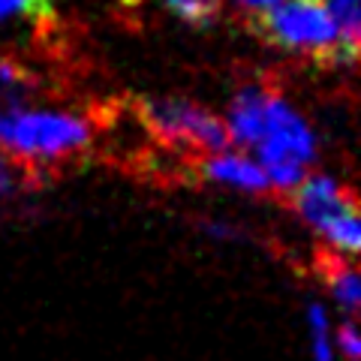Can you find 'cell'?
Masks as SVG:
<instances>
[{
	"instance_id": "obj_1",
	"label": "cell",
	"mask_w": 361,
	"mask_h": 361,
	"mask_svg": "<svg viewBox=\"0 0 361 361\" xmlns=\"http://www.w3.org/2000/svg\"><path fill=\"white\" fill-rule=\"evenodd\" d=\"M250 33L262 42L316 61L319 66H353V54L337 37V27L325 9V0H283L265 13L244 16Z\"/></svg>"
},
{
	"instance_id": "obj_2",
	"label": "cell",
	"mask_w": 361,
	"mask_h": 361,
	"mask_svg": "<svg viewBox=\"0 0 361 361\" xmlns=\"http://www.w3.org/2000/svg\"><path fill=\"white\" fill-rule=\"evenodd\" d=\"M90 145V123L61 111H9L0 115V148L27 169L66 163Z\"/></svg>"
},
{
	"instance_id": "obj_3",
	"label": "cell",
	"mask_w": 361,
	"mask_h": 361,
	"mask_svg": "<svg viewBox=\"0 0 361 361\" xmlns=\"http://www.w3.org/2000/svg\"><path fill=\"white\" fill-rule=\"evenodd\" d=\"M256 148H259V160L265 166L262 172L268 184L277 193L289 196L307 178L304 172H307V163L316 157V139L307 123L298 118V111L280 94H274L268 106L265 139Z\"/></svg>"
},
{
	"instance_id": "obj_4",
	"label": "cell",
	"mask_w": 361,
	"mask_h": 361,
	"mask_svg": "<svg viewBox=\"0 0 361 361\" xmlns=\"http://www.w3.org/2000/svg\"><path fill=\"white\" fill-rule=\"evenodd\" d=\"M298 217L329 238L337 253L349 259L358 256L361 226H358V199L353 190L341 187L325 175H310L286 196Z\"/></svg>"
},
{
	"instance_id": "obj_5",
	"label": "cell",
	"mask_w": 361,
	"mask_h": 361,
	"mask_svg": "<svg viewBox=\"0 0 361 361\" xmlns=\"http://www.w3.org/2000/svg\"><path fill=\"white\" fill-rule=\"evenodd\" d=\"M135 111H139L145 130L169 148H187L211 157L226 154V148L232 145L226 123L199 103H190V99H139Z\"/></svg>"
},
{
	"instance_id": "obj_6",
	"label": "cell",
	"mask_w": 361,
	"mask_h": 361,
	"mask_svg": "<svg viewBox=\"0 0 361 361\" xmlns=\"http://www.w3.org/2000/svg\"><path fill=\"white\" fill-rule=\"evenodd\" d=\"M274 90L268 87H244L238 90V97L232 99L229 109V139L244 148H256L265 139V127H268V106Z\"/></svg>"
},
{
	"instance_id": "obj_7",
	"label": "cell",
	"mask_w": 361,
	"mask_h": 361,
	"mask_svg": "<svg viewBox=\"0 0 361 361\" xmlns=\"http://www.w3.org/2000/svg\"><path fill=\"white\" fill-rule=\"evenodd\" d=\"M196 169L202 172V178L217 180V184L244 190V193H268L271 184L262 172V166H256L250 157L244 154H211L202 157L196 163Z\"/></svg>"
},
{
	"instance_id": "obj_8",
	"label": "cell",
	"mask_w": 361,
	"mask_h": 361,
	"mask_svg": "<svg viewBox=\"0 0 361 361\" xmlns=\"http://www.w3.org/2000/svg\"><path fill=\"white\" fill-rule=\"evenodd\" d=\"M316 268H319V277L325 280L331 298L341 304V307L353 316L358 313V304H361V280H358V271H355V259L341 256V253H329V250H319L316 253Z\"/></svg>"
},
{
	"instance_id": "obj_9",
	"label": "cell",
	"mask_w": 361,
	"mask_h": 361,
	"mask_svg": "<svg viewBox=\"0 0 361 361\" xmlns=\"http://www.w3.org/2000/svg\"><path fill=\"white\" fill-rule=\"evenodd\" d=\"M325 9L337 27V37L353 54H358L361 45V9L358 0H325Z\"/></svg>"
},
{
	"instance_id": "obj_10",
	"label": "cell",
	"mask_w": 361,
	"mask_h": 361,
	"mask_svg": "<svg viewBox=\"0 0 361 361\" xmlns=\"http://www.w3.org/2000/svg\"><path fill=\"white\" fill-rule=\"evenodd\" d=\"M163 6L190 27H208L211 21H217L223 0H163Z\"/></svg>"
},
{
	"instance_id": "obj_11",
	"label": "cell",
	"mask_w": 361,
	"mask_h": 361,
	"mask_svg": "<svg viewBox=\"0 0 361 361\" xmlns=\"http://www.w3.org/2000/svg\"><path fill=\"white\" fill-rule=\"evenodd\" d=\"M9 18H27L33 25H49L54 9L49 0H0V25Z\"/></svg>"
},
{
	"instance_id": "obj_12",
	"label": "cell",
	"mask_w": 361,
	"mask_h": 361,
	"mask_svg": "<svg viewBox=\"0 0 361 361\" xmlns=\"http://www.w3.org/2000/svg\"><path fill=\"white\" fill-rule=\"evenodd\" d=\"M307 319H310V334H313V358L316 361H331V343H329V319L319 304L307 307Z\"/></svg>"
},
{
	"instance_id": "obj_13",
	"label": "cell",
	"mask_w": 361,
	"mask_h": 361,
	"mask_svg": "<svg viewBox=\"0 0 361 361\" xmlns=\"http://www.w3.org/2000/svg\"><path fill=\"white\" fill-rule=\"evenodd\" d=\"M337 343H341L346 361H358L361 358V341H358V329H355L353 319L343 322L341 329H337Z\"/></svg>"
},
{
	"instance_id": "obj_14",
	"label": "cell",
	"mask_w": 361,
	"mask_h": 361,
	"mask_svg": "<svg viewBox=\"0 0 361 361\" xmlns=\"http://www.w3.org/2000/svg\"><path fill=\"white\" fill-rule=\"evenodd\" d=\"M18 178H21L18 163L13 160V157H4V154H0V199L9 196V193H13V190L18 187Z\"/></svg>"
},
{
	"instance_id": "obj_15",
	"label": "cell",
	"mask_w": 361,
	"mask_h": 361,
	"mask_svg": "<svg viewBox=\"0 0 361 361\" xmlns=\"http://www.w3.org/2000/svg\"><path fill=\"white\" fill-rule=\"evenodd\" d=\"M235 4H238L247 16H253V13H265V9L283 4V0H235Z\"/></svg>"
}]
</instances>
